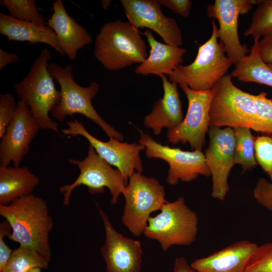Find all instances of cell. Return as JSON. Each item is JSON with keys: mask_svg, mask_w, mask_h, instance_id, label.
I'll use <instances>...</instances> for the list:
<instances>
[{"mask_svg": "<svg viewBox=\"0 0 272 272\" xmlns=\"http://www.w3.org/2000/svg\"><path fill=\"white\" fill-rule=\"evenodd\" d=\"M0 215L11 227L10 240L37 251L50 262L49 234L53 222L45 200L33 194L25 196L8 205H0Z\"/></svg>", "mask_w": 272, "mask_h": 272, "instance_id": "6da1fadb", "label": "cell"}, {"mask_svg": "<svg viewBox=\"0 0 272 272\" xmlns=\"http://www.w3.org/2000/svg\"><path fill=\"white\" fill-rule=\"evenodd\" d=\"M94 54L109 71L141 64L148 56L147 45L138 30L121 20L102 26L95 38Z\"/></svg>", "mask_w": 272, "mask_h": 272, "instance_id": "7a4b0ae2", "label": "cell"}, {"mask_svg": "<svg viewBox=\"0 0 272 272\" xmlns=\"http://www.w3.org/2000/svg\"><path fill=\"white\" fill-rule=\"evenodd\" d=\"M51 54L47 49H42L35 60L27 75L14 87L18 97L28 106L40 128L59 133L58 125L49 117L60 102V91L55 88L54 78L48 70Z\"/></svg>", "mask_w": 272, "mask_h": 272, "instance_id": "3957f363", "label": "cell"}, {"mask_svg": "<svg viewBox=\"0 0 272 272\" xmlns=\"http://www.w3.org/2000/svg\"><path fill=\"white\" fill-rule=\"evenodd\" d=\"M73 66H62L50 63L48 70L60 86L61 98L60 102L51 111L52 116L59 121L67 116L79 113L85 116L99 125L109 138L122 141L123 135L107 123L97 113L92 103L99 91L98 84L92 81L88 87L78 84L73 76Z\"/></svg>", "mask_w": 272, "mask_h": 272, "instance_id": "277c9868", "label": "cell"}, {"mask_svg": "<svg viewBox=\"0 0 272 272\" xmlns=\"http://www.w3.org/2000/svg\"><path fill=\"white\" fill-rule=\"evenodd\" d=\"M212 27L210 38L199 46L194 60L188 65H179L168 76L171 82L194 91H209L227 74L233 61L226 55L222 43L218 41L215 20Z\"/></svg>", "mask_w": 272, "mask_h": 272, "instance_id": "5b68a950", "label": "cell"}, {"mask_svg": "<svg viewBox=\"0 0 272 272\" xmlns=\"http://www.w3.org/2000/svg\"><path fill=\"white\" fill-rule=\"evenodd\" d=\"M231 78L226 74L212 89L214 95L209 111L210 127H245L262 132L253 95L235 86Z\"/></svg>", "mask_w": 272, "mask_h": 272, "instance_id": "8992f818", "label": "cell"}, {"mask_svg": "<svg viewBox=\"0 0 272 272\" xmlns=\"http://www.w3.org/2000/svg\"><path fill=\"white\" fill-rule=\"evenodd\" d=\"M161 212L150 217L144 232L149 238L156 240L166 251L173 245H190L196 239L198 216L186 204L183 196L173 202L166 201Z\"/></svg>", "mask_w": 272, "mask_h": 272, "instance_id": "52a82bcc", "label": "cell"}, {"mask_svg": "<svg viewBox=\"0 0 272 272\" xmlns=\"http://www.w3.org/2000/svg\"><path fill=\"white\" fill-rule=\"evenodd\" d=\"M122 194L125 200L122 223L134 236H139L144 233L151 214L166 201L165 188L157 179L135 171Z\"/></svg>", "mask_w": 272, "mask_h": 272, "instance_id": "ba28073f", "label": "cell"}, {"mask_svg": "<svg viewBox=\"0 0 272 272\" xmlns=\"http://www.w3.org/2000/svg\"><path fill=\"white\" fill-rule=\"evenodd\" d=\"M68 161L78 166L80 174L72 183L59 187V191L63 196V206L69 205L73 191L81 185L87 186L91 194L102 193L107 187L111 194V204L117 203L126 188L122 174L118 169L112 168L93 147L89 145L87 156L82 160L69 159Z\"/></svg>", "mask_w": 272, "mask_h": 272, "instance_id": "9c48e42d", "label": "cell"}, {"mask_svg": "<svg viewBox=\"0 0 272 272\" xmlns=\"http://www.w3.org/2000/svg\"><path fill=\"white\" fill-rule=\"evenodd\" d=\"M139 143L145 146L148 158L160 159L169 164L166 181L170 185H177L179 181L188 182L200 175L211 176L202 151H186L163 145L149 134L142 132Z\"/></svg>", "mask_w": 272, "mask_h": 272, "instance_id": "30bf717a", "label": "cell"}, {"mask_svg": "<svg viewBox=\"0 0 272 272\" xmlns=\"http://www.w3.org/2000/svg\"><path fill=\"white\" fill-rule=\"evenodd\" d=\"M188 101L186 114L175 128L167 130L168 142L173 145L188 143L193 150L202 151L210 125L209 111L214 95L212 89L194 91L185 85H179Z\"/></svg>", "mask_w": 272, "mask_h": 272, "instance_id": "8fae6325", "label": "cell"}, {"mask_svg": "<svg viewBox=\"0 0 272 272\" xmlns=\"http://www.w3.org/2000/svg\"><path fill=\"white\" fill-rule=\"evenodd\" d=\"M66 123L67 128L62 129L61 132L66 135L84 137L100 156L121 172L126 186L134 172H143L144 168L140 157L141 152L145 150L143 145L121 142L114 138L103 142L91 134L78 120L67 121Z\"/></svg>", "mask_w": 272, "mask_h": 272, "instance_id": "7c38bea8", "label": "cell"}, {"mask_svg": "<svg viewBox=\"0 0 272 272\" xmlns=\"http://www.w3.org/2000/svg\"><path fill=\"white\" fill-rule=\"evenodd\" d=\"M205 151L206 163L212 180L211 196L223 200L230 189L228 177L234 164L235 136L233 128L211 126Z\"/></svg>", "mask_w": 272, "mask_h": 272, "instance_id": "4fadbf2b", "label": "cell"}, {"mask_svg": "<svg viewBox=\"0 0 272 272\" xmlns=\"http://www.w3.org/2000/svg\"><path fill=\"white\" fill-rule=\"evenodd\" d=\"M259 1L215 0L207 8L210 18L218 20L219 28L218 38L222 43L226 55L235 64L249 52L247 46L241 44L239 40L238 26V17L247 14Z\"/></svg>", "mask_w": 272, "mask_h": 272, "instance_id": "5bb4252c", "label": "cell"}, {"mask_svg": "<svg viewBox=\"0 0 272 272\" xmlns=\"http://www.w3.org/2000/svg\"><path fill=\"white\" fill-rule=\"evenodd\" d=\"M40 127L28 106L22 100L17 103L14 117L0 143V166L19 167L30 150V144Z\"/></svg>", "mask_w": 272, "mask_h": 272, "instance_id": "9a60e30c", "label": "cell"}, {"mask_svg": "<svg viewBox=\"0 0 272 272\" xmlns=\"http://www.w3.org/2000/svg\"><path fill=\"white\" fill-rule=\"evenodd\" d=\"M129 23L136 29L147 28L160 35L164 42L180 47L182 33L176 21L162 13L158 0H121Z\"/></svg>", "mask_w": 272, "mask_h": 272, "instance_id": "2e32d148", "label": "cell"}, {"mask_svg": "<svg viewBox=\"0 0 272 272\" xmlns=\"http://www.w3.org/2000/svg\"><path fill=\"white\" fill-rule=\"evenodd\" d=\"M105 241L101 253L106 272H141L143 252L140 241L123 236L113 227L105 212L99 208Z\"/></svg>", "mask_w": 272, "mask_h": 272, "instance_id": "e0dca14e", "label": "cell"}, {"mask_svg": "<svg viewBox=\"0 0 272 272\" xmlns=\"http://www.w3.org/2000/svg\"><path fill=\"white\" fill-rule=\"evenodd\" d=\"M53 13L46 22L55 33L59 45L70 59L77 58L78 51L93 42L87 29L66 11L61 0L53 3Z\"/></svg>", "mask_w": 272, "mask_h": 272, "instance_id": "ac0fdd59", "label": "cell"}, {"mask_svg": "<svg viewBox=\"0 0 272 272\" xmlns=\"http://www.w3.org/2000/svg\"><path fill=\"white\" fill-rule=\"evenodd\" d=\"M257 245L250 241H237L190 264L195 272H245L247 263Z\"/></svg>", "mask_w": 272, "mask_h": 272, "instance_id": "d6986e66", "label": "cell"}, {"mask_svg": "<svg viewBox=\"0 0 272 272\" xmlns=\"http://www.w3.org/2000/svg\"><path fill=\"white\" fill-rule=\"evenodd\" d=\"M160 78L164 91L163 97L155 102L151 112L144 119V125L156 135L161 134L164 128L168 130L175 128L184 119L177 84L169 81L165 75Z\"/></svg>", "mask_w": 272, "mask_h": 272, "instance_id": "ffe728a7", "label": "cell"}, {"mask_svg": "<svg viewBox=\"0 0 272 272\" xmlns=\"http://www.w3.org/2000/svg\"><path fill=\"white\" fill-rule=\"evenodd\" d=\"M142 34L146 37L150 47V54L135 69L134 73L143 76L153 74L160 77L164 75H170L183 62L186 49L158 41L149 29Z\"/></svg>", "mask_w": 272, "mask_h": 272, "instance_id": "44dd1931", "label": "cell"}, {"mask_svg": "<svg viewBox=\"0 0 272 272\" xmlns=\"http://www.w3.org/2000/svg\"><path fill=\"white\" fill-rule=\"evenodd\" d=\"M0 33L7 37L10 41L45 43L52 47L61 55H65L55 33L47 25L19 20L10 15L1 13Z\"/></svg>", "mask_w": 272, "mask_h": 272, "instance_id": "7402d4cb", "label": "cell"}, {"mask_svg": "<svg viewBox=\"0 0 272 272\" xmlns=\"http://www.w3.org/2000/svg\"><path fill=\"white\" fill-rule=\"evenodd\" d=\"M39 178L27 166H0V205H8L32 194Z\"/></svg>", "mask_w": 272, "mask_h": 272, "instance_id": "603a6c76", "label": "cell"}, {"mask_svg": "<svg viewBox=\"0 0 272 272\" xmlns=\"http://www.w3.org/2000/svg\"><path fill=\"white\" fill-rule=\"evenodd\" d=\"M259 38L254 39L249 54L236 63L230 75L244 83H256L272 87V71L261 59L258 51Z\"/></svg>", "mask_w": 272, "mask_h": 272, "instance_id": "cb8c5ba5", "label": "cell"}, {"mask_svg": "<svg viewBox=\"0 0 272 272\" xmlns=\"http://www.w3.org/2000/svg\"><path fill=\"white\" fill-rule=\"evenodd\" d=\"M235 136L234 164L242 166V173L253 169L257 164L255 157V138L250 128H233Z\"/></svg>", "mask_w": 272, "mask_h": 272, "instance_id": "d4e9b609", "label": "cell"}, {"mask_svg": "<svg viewBox=\"0 0 272 272\" xmlns=\"http://www.w3.org/2000/svg\"><path fill=\"white\" fill-rule=\"evenodd\" d=\"M49 263V262L37 251L19 246L13 250L0 272H28L34 268H47Z\"/></svg>", "mask_w": 272, "mask_h": 272, "instance_id": "484cf974", "label": "cell"}, {"mask_svg": "<svg viewBox=\"0 0 272 272\" xmlns=\"http://www.w3.org/2000/svg\"><path fill=\"white\" fill-rule=\"evenodd\" d=\"M245 36L256 38L272 36V0L259 1Z\"/></svg>", "mask_w": 272, "mask_h": 272, "instance_id": "4316f807", "label": "cell"}, {"mask_svg": "<svg viewBox=\"0 0 272 272\" xmlns=\"http://www.w3.org/2000/svg\"><path fill=\"white\" fill-rule=\"evenodd\" d=\"M35 0H3L5 6L12 17L21 21L46 25L44 17L38 11Z\"/></svg>", "mask_w": 272, "mask_h": 272, "instance_id": "83f0119b", "label": "cell"}, {"mask_svg": "<svg viewBox=\"0 0 272 272\" xmlns=\"http://www.w3.org/2000/svg\"><path fill=\"white\" fill-rule=\"evenodd\" d=\"M245 272H272V242L257 245L247 263Z\"/></svg>", "mask_w": 272, "mask_h": 272, "instance_id": "f1b7e54d", "label": "cell"}, {"mask_svg": "<svg viewBox=\"0 0 272 272\" xmlns=\"http://www.w3.org/2000/svg\"><path fill=\"white\" fill-rule=\"evenodd\" d=\"M255 157L272 182V138L266 135L258 136L255 140Z\"/></svg>", "mask_w": 272, "mask_h": 272, "instance_id": "f546056e", "label": "cell"}, {"mask_svg": "<svg viewBox=\"0 0 272 272\" xmlns=\"http://www.w3.org/2000/svg\"><path fill=\"white\" fill-rule=\"evenodd\" d=\"M266 95L265 92H261L253 95V97L262 132L272 133V100L268 99Z\"/></svg>", "mask_w": 272, "mask_h": 272, "instance_id": "4dcf8cb0", "label": "cell"}, {"mask_svg": "<svg viewBox=\"0 0 272 272\" xmlns=\"http://www.w3.org/2000/svg\"><path fill=\"white\" fill-rule=\"evenodd\" d=\"M17 108L15 99L9 93L0 95V138L4 137L8 126L13 120Z\"/></svg>", "mask_w": 272, "mask_h": 272, "instance_id": "1f68e13d", "label": "cell"}, {"mask_svg": "<svg viewBox=\"0 0 272 272\" xmlns=\"http://www.w3.org/2000/svg\"><path fill=\"white\" fill-rule=\"evenodd\" d=\"M256 202L272 213V182L260 178L253 190Z\"/></svg>", "mask_w": 272, "mask_h": 272, "instance_id": "d6a6232c", "label": "cell"}, {"mask_svg": "<svg viewBox=\"0 0 272 272\" xmlns=\"http://www.w3.org/2000/svg\"><path fill=\"white\" fill-rule=\"evenodd\" d=\"M12 233V228L7 220L0 223V271L4 268L13 250L6 243L4 238Z\"/></svg>", "mask_w": 272, "mask_h": 272, "instance_id": "836d02e7", "label": "cell"}, {"mask_svg": "<svg viewBox=\"0 0 272 272\" xmlns=\"http://www.w3.org/2000/svg\"><path fill=\"white\" fill-rule=\"evenodd\" d=\"M163 6L183 17H188L192 8V2L189 0H158Z\"/></svg>", "mask_w": 272, "mask_h": 272, "instance_id": "e575fe53", "label": "cell"}, {"mask_svg": "<svg viewBox=\"0 0 272 272\" xmlns=\"http://www.w3.org/2000/svg\"><path fill=\"white\" fill-rule=\"evenodd\" d=\"M258 51L262 61L266 64H272V36L263 37L258 41Z\"/></svg>", "mask_w": 272, "mask_h": 272, "instance_id": "d590c367", "label": "cell"}, {"mask_svg": "<svg viewBox=\"0 0 272 272\" xmlns=\"http://www.w3.org/2000/svg\"><path fill=\"white\" fill-rule=\"evenodd\" d=\"M19 60L18 55L16 53H9L0 48V70L8 64L17 62Z\"/></svg>", "mask_w": 272, "mask_h": 272, "instance_id": "8d00e7d4", "label": "cell"}, {"mask_svg": "<svg viewBox=\"0 0 272 272\" xmlns=\"http://www.w3.org/2000/svg\"><path fill=\"white\" fill-rule=\"evenodd\" d=\"M173 271L174 272H195L189 265L186 259L183 257L175 258Z\"/></svg>", "mask_w": 272, "mask_h": 272, "instance_id": "74e56055", "label": "cell"}, {"mask_svg": "<svg viewBox=\"0 0 272 272\" xmlns=\"http://www.w3.org/2000/svg\"><path fill=\"white\" fill-rule=\"evenodd\" d=\"M111 3V1L110 0H103L101 1V5L104 10H106L109 8Z\"/></svg>", "mask_w": 272, "mask_h": 272, "instance_id": "f35d334b", "label": "cell"}, {"mask_svg": "<svg viewBox=\"0 0 272 272\" xmlns=\"http://www.w3.org/2000/svg\"><path fill=\"white\" fill-rule=\"evenodd\" d=\"M41 268H34L30 270H29L28 272H41Z\"/></svg>", "mask_w": 272, "mask_h": 272, "instance_id": "ab89813d", "label": "cell"}, {"mask_svg": "<svg viewBox=\"0 0 272 272\" xmlns=\"http://www.w3.org/2000/svg\"><path fill=\"white\" fill-rule=\"evenodd\" d=\"M270 69L272 71V64H267Z\"/></svg>", "mask_w": 272, "mask_h": 272, "instance_id": "60d3db41", "label": "cell"}]
</instances>
